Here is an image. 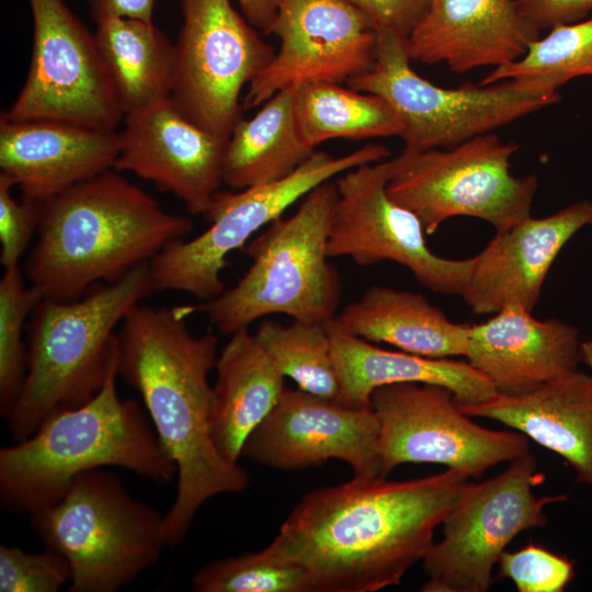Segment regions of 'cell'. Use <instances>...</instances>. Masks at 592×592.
<instances>
[{
	"label": "cell",
	"instance_id": "8fae6325",
	"mask_svg": "<svg viewBox=\"0 0 592 592\" xmlns=\"http://www.w3.org/2000/svg\"><path fill=\"white\" fill-rule=\"evenodd\" d=\"M544 475L528 452L500 475L468 483L443 521V539L423 557L428 581L423 592H486L492 570L508 544L521 532L547 525L544 508L567 499L536 497Z\"/></svg>",
	"mask_w": 592,
	"mask_h": 592
},
{
	"label": "cell",
	"instance_id": "8992f818",
	"mask_svg": "<svg viewBox=\"0 0 592 592\" xmlns=\"http://www.w3.org/2000/svg\"><path fill=\"white\" fill-rule=\"evenodd\" d=\"M337 186L330 180L311 190L297 210L272 221L247 249L251 265L219 296L187 306L205 314L223 334L231 335L269 315L328 323L337 316L342 284L329 262L328 238Z\"/></svg>",
	"mask_w": 592,
	"mask_h": 592
},
{
	"label": "cell",
	"instance_id": "3957f363",
	"mask_svg": "<svg viewBox=\"0 0 592 592\" xmlns=\"http://www.w3.org/2000/svg\"><path fill=\"white\" fill-rule=\"evenodd\" d=\"M192 229L190 217L164 210L110 169L39 204L25 274L44 298L77 299L149 262Z\"/></svg>",
	"mask_w": 592,
	"mask_h": 592
},
{
	"label": "cell",
	"instance_id": "8d00e7d4",
	"mask_svg": "<svg viewBox=\"0 0 592 592\" xmlns=\"http://www.w3.org/2000/svg\"><path fill=\"white\" fill-rule=\"evenodd\" d=\"M360 10L377 32L408 38L426 12L429 0H344Z\"/></svg>",
	"mask_w": 592,
	"mask_h": 592
},
{
	"label": "cell",
	"instance_id": "ac0fdd59",
	"mask_svg": "<svg viewBox=\"0 0 592 592\" xmlns=\"http://www.w3.org/2000/svg\"><path fill=\"white\" fill-rule=\"evenodd\" d=\"M116 171H128L173 193L193 215L205 216L223 183L227 140L185 118L169 98L126 113Z\"/></svg>",
	"mask_w": 592,
	"mask_h": 592
},
{
	"label": "cell",
	"instance_id": "f1b7e54d",
	"mask_svg": "<svg viewBox=\"0 0 592 592\" xmlns=\"http://www.w3.org/2000/svg\"><path fill=\"white\" fill-rule=\"evenodd\" d=\"M294 112L303 139L314 149L338 138L400 137L403 129L400 116L385 99L337 82L294 89Z\"/></svg>",
	"mask_w": 592,
	"mask_h": 592
},
{
	"label": "cell",
	"instance_id": "44dd1931",
	"mask_svg": "<svg viewBox=\"0 0 592 592\" xmlns=\"http://www.w3.org/2000/svg\"><path fill=\"white\" fill-rule=\"evenodd\" d=\"M580 332L565 321L539 320L508 304L482 323L469 326L466 357L499 394L519 395L578 369Z\"/></svg>",
	"mask_w": 592,
	"mask_h": 592
},
{
	"label": "cell",
	"instance_id": "7c38bea8",
	"mask_svg": "<svg viewBox=\"0 0 592 592\" xmlns=\"http://www.w3.org/2000/svg\"><path fill=\"white\" fill-rule=\"evenodd\" d=\"M170 101L190 122L228 140L242 117L241 92L275 55L230 0H180Z\"/></svg>",
	"mask_w": 592,
	"mask_h": 592
},
{
	"label": "cell",
	"instance_id": "ab89813d",
	"mask_svg": "<svg viewBox=\"0 0 592 592\" xmlns=\"http://www.w3.org/2000/svg\"><path fill=\"white\" fill-rule=\"evenodd\" d=\"M243 16L264 34L271 27L277 10L278 0H237Z\"/></svg>",
	"mask_w": 592,
	"mask_h": 592
},
{
	"label": "cell",
	"instance_id": "5b68a950",
	"mask_svg": "<svg viewBox=\"0 0 592 592\" xmlns=\"http://www.w3.org/2000/svg\"><path fill=\"white\" fill-rule=\"evenodd\" d=\"M153 289L149 262L72 300L43 298L27 327V372L7 423L15 442L88 402L118 360L115 329Z\"/></svg>",
	"mask_w": 592,
	"mask_h": 592
},
{
	"label": "cell",
	"instance_id": "ba28073f",
	"mask_svg": "<svg viewBox=\"0 0 592 592\" xmlns=\"http://www.w3.org/2000/svg\"><path fill=\"white\" fill-rule=\"evenodd\" d=\"M519 146L488 133L451 148H403L389 159L388 195L413 212L426 235L447 219L467 216L506 230L531 216L536 174L515 177Z\"/></svg>",
	"mask_w": 592,
	"mask_h": 592
},
{
	"label": "cell",
	"instance_id": "60d3db41",
	"mask_svg": "<svg viewBox=\"0 0 592 592\" xmlns=\"http://www.w3.org/2000/svg\"><path fill=\"white\" fill-rule=\"evenodd\" d=\"M580 362L592 368V339L581 341L580 343Z\"/></svg>",
	"mask_w": 592,
	"mask_h": 592
},
{
	"label": "cell",
	"instance_id": "4316f807",
	"mask_svg": "<svg viewBox=\"0 0 592 592\" xmlns=\"http://www.w3.org/2000/svg\"><path fill=\"white\" fill-rule=\"evenodd\" d=\"M314 151L296 123L294 89L282 90L235 125L225 147L223 183L238 191L280 181Z\"/></svg>",
	"mask_w": 592,
	"mask_h": 592
},
{
	"label": "cell",
	"instance_id": "4fadbf2b",
	"mask_svg": "<svg viewBox=\"0 0 592 592\" xmlns=\"http://www.w3.org/2000/svg\"><path fill=\"white\" fill-rule=\"evenodd\" d=\"M33 47L26 80L10 107L9 121L54 119L117 130L119 106L94 32L64 0H29Z\"/></svg>",
	"mask_w": 592,
	"mask_h": 592
},
{
	"label": "cell",
	"instance_id": "9a60e30c",
	"mask_svg": "<svg viewBox=\"0 0 592 592\" xmlns=\"http://www.w3.org/2000/svg\"><path fill=\"white\" fill-rule=\"evenodd\" d=\"M389 160L365 163L337 179L328 255L348 257L358 265L382 261L407 267L424 287L462 295L475 259L454 260L428 246L421 220L387 193Z\"/></svg>",
	"mask_w": 592,
	"mask_h": 592
},
{
	"label": "cell",
	"instance_id": "2e32d148",
	"mask_svg": "<svg viewBox=\"0 0 592 592\" xmlns=\"http://www.w3.org/2000/svg\"><path fill=\"white\" fill-rule=\"evenodd\" d=\"M267 34L280 38V48L248 86L243 109L306 83L348 82L376 57V27L344 0H278Z\"/></svg>",
	"mask_w": 592,
	"mask_h": 592
},
{
	"label": "cell",
	"instance_id": "d4e9b609",
	"mask_svg": "<svg viewBox=\"0 0 592 592\" xmlns=\"http://www.w3.org/2000/svg\"><path fill=\"white\" fill-rule=\"evenodd\" d=\"M332 322L369 342L432 358L465 356L469 325L456 323L422 294L374 285Z\"/></svg>",
	"mask_w": 592,
	"mask_h": 592
},
{
	"label": "cell",
	"instance_id": "603a6c76",
	"mask_svg": "<svg viewBox=\"0 0 592 592\" xmlns=\"http://www.w3.org/2000/svg\"><path fill=\"white\" fill-rule=\"evenodd\" d=\"M468 417L496 420L565 458L580 482L592 486V375L574 369L533 390L497 394L469 406Z\"/></svg>",
	"mask_w": 592,
	"mask_h": 592
},
{
	"label": "cell",
	"instance_id": "e575fe53",
	"mask_svg": "<svg viewBox=\"0 0 592 592\" xmlns=\"http://www.w3.org/2000/svg\"><path fill=\"white\" fill-rule=\"evenodd\" d=\"M497 567L500 577L510 579L519 592H562L574 576L571 560L534 544L504 550Z\"/></svg>",
	"mask_w": 592,
	"mask_h": 592
},
{
	"label": "cell",
	"instance_id": "1f68e13d",
	"mask_svg": "<svg viewBox=\"0 0 592 592\" xmlns=\"http://www.w3.org/2000/svg\"><path fill=\"white\" fill-rule=\"evenodd\" d=\"M196 592H314L304 568L269 557L263 550L212 561L192 578Z\"/></svg>",
	"mask_w": 592,
	"mask_h": 592
},
{
	"label": "cell",
	"instance_id": "f546056e",
	"mask_svg": "<svg viewBox=\"0 0 592 592\" xmlns=\"http://www.w3.org/2000/svg\"><path fill=\"white\" fill-rule=\"evenodd\" d=\"M582 76H592V18L550 29L546 36L533 41L521 58L494 67L479 84L513 80L559 94L562 86Z\"/></svg>",
	"mask_w": 592,
	"mask_h": 592
},
{
	"label": "cell",
	"instance_id": "9c48e42d",
	"mask_svg": "<svg viewBox=\"0 0 592 592\" xmlns=\"http://www.w3.org/2000/svg\"><path fill=\"white\" fill-rule=\"evenodd\" d=\"M410 61L407 38L377 32L373 66L346 82L390 103L401 118L400 138L409 149L451 148L560 100V94L513 80L442 88L417 73Z\"/></svg>",
	"mask_w": 592,
	"mask_h": 592
},
{
	"label": "cell",
	"instance_id": "e0dca14e",
	"mask_svg": "<svg viewBox=\"0 0 592 592\" xmlns=\"http://www.w3.org/2000/svg\"><path fill=\"white\" fill-rule=\"evenodd\" d=\"M241 456L278 469L320 466L335 458L348 463L355 477H380L379 421L372 407L284 388L248 436Z\"/></svg>",
	"mask_w": 592,
	"mask_h": 592
},
{
	"label": "cell",
	"instance_id": "d6a6232c",
	"mask_svg": "<svg viewBox=\"0 0 592 592\" xmlns=\"http://www.w3.org/2000/svg\"><path fill=\"white\" fill-rule=\"evenodd\" d=\"M26 285L20 265L7 269L0 280V411L7 417L27 372V349L22 340L26 318L43 299Z\"/></svg>",
	"mask_w": 592,
	"mask_h": 592
},
{
	"label": "cell",
	"instance_id": "5bb4252c",
	"mask_svg": "<svg viewBox=\"0 0 592 592\" xmlns=\"http://www.w3.org/2000/svg\"><path fill=\"white\" fill-rule=\"evenodd\" d=\"M371 407L379 421L380 477L406 463L440 464L468 478L528 453L524 434L493 431L469 420L451 390L420 383L376 388Z\"/></svg>",
	"mask_w": 592,
	"mask_h": 592
},
{
	"label": "cell",
	"instance_id": "f35d334b",
	"mask_svg": "<svg viewBox=\"0 0 592 592\" xmlns=\"http://www.w3.org/2000/svg\"><path fill=\"white\" fill-rule=\"evenodd\" d=\"M86 2L95 23L109 18L153 21L156 0H86Z\"/></svg>",
	"mask_w": 592,
	"mask_h": 592
},
{
	"label": "cell",
	"instance_id": "7402d4cb",
	"mask_svg": "<svg viewBox=\"0 0 592 592\" xmlns=\"http://www.w3.org/2000/svg\"><path fill=\"white\" fill-rule=\"evenodd\" d=\"M539 33L519 16L513 0H429L407 38L411 60L443 62L465 73L521 58Z\"/></svg>",
	"mask_w": 592,
	"mask_h": 592
},
{
	"label": "cell",
	"instance_id": "83f0119b",
	"mask_svg": "<svg viewBox=\"0 0 592 592\" xmlns=\"http://www.w3.org/2000/svg\"><path fill=\"white\" fill-rule=\"evenodd\" d=\"M94 36L124 115L170 96L175 48L153 22L109 18Z\"/></svg>",
	"mask_w": 592,
	"mask_h": 592
},
{
	"label": "cell",
	"instance_id": "836d02e7",
	"mask_svg": "<svg viewBox=\"0 0 592 592\" xmlns=\"http://www.w3.org/2000/svg\"><path fill=\"white\" fill-rule=\"evenodd\" d=\"M70 578L68 560L52 548L29 553L0 546L1 592H57L70 582Z\"/></svg>",
	"mask_w": 592,
	"mask_h": 592
},
{
	"label": "cell",
	"instance_id": "74e56055",
	"mask_svg": "<svg viewBox=\"0 0 592 592\" xmlns=\"http://www.w3.org/2000/svg\"><path fill=\"white\" fill-rule=\"evenodd\" d=\"M520 19L539 33L545 29L573 24L592 11V0H513Z\"/></svg>",
	"mask_w": 592,
	"mask_h": 592
},
{
	"label": "cell",
	"instance_id": "d590c367",
	"mask_svg": "<svg viewBox=\"0 0 592 592\" xmlns=\"http://www.w3.org/2000/svg\"><path fill=\"white\" fill-rule=\"evenodd\" d=\"M13 186L14 183L0 173V262L3 270L20 265L39 221V203L19 202L12 194Z\"/></svg>",
	"mask_w": 592,
	"mask_h": 592
},
{
	"label": "cell",
	"instance_id": "484cf974",
	"mask_svg": "<svg viewBox=\"0 0 592 592\" xmlns=\"http://www.w3.org/2000/svg\"><path fill=\"white\" fill-rule=\"evenodd\" d=\"M215 368L210 433L218 452L238 464L248 436L277 403L284 376L248 329L231 334Z\"/></svg>",
	"mask_w": 592,
	"mask_h": 592
},
{
	"label": "cell",
	"instance_id": "52a82bcc",
	"mask_svg": "<svg viewBox=\"0 0 592 592\" xmlns=\"http://www.w3.org/2000/svg\"><path fill=\"white\" fill-rule=\"evenodd\" d=\"M30 524L45 547L68 560L70 592H114L167 546L163 515L101 468L78 475L58 501L30 513Z\"/></svg>",
	"mask_w": 592,
	"mask_h": 592
},
{
	"label": "cell",
	"instance_id": "7a4b0ae2",
	"mask_svg": "<svg viewBox=\"0 0 592 592\" xmlns=\"http://www.w3.org/2000/svg\"><path fill=\"white\" fill-rule=\"evenodd\" d=\"M185 306L136 305L122 322L118 375L136 389L153 429L178 468L177 494L163 514L167 546L180 545L204 502L221 493L242 492L247 471L228 462L210 433L218 338L194 335Z\"/></svg>",
	"mask_w": 592,
	"mask_h": 592
},
{
	"label": "cell",
	"instance_id": "277c9868",
	"mask_svg": "<svg viewBox=\"0 0 592 592\" xmlns=\"http://www.w3.org/2000/svg\"><path fill=\"white\" fill-rule=\"evenodd\" d=\"M118 360L88 402L49 414L29 437L0 449V502L32 513L58 501L80 474L106 466L168 483L178 474L140 406L116 390Z\"/></svg>",
	"mask_w": 592,
	"mask_h": 592
},
{
	"label": "cell",
	"instance_id": "4dcf8cb0",
	"mask_svg": "<svg viewBox=\"0 0 592 592\" xmlns=\"http://www.w3.org/2000/svg\"><path fill=\"white\" fill-rule=\"evenodd\" d=\"M274 365L299 389L339 400L340 384L327 323L293 320L261 322L254 333Z\"/></svg>",
	"mask_w": 592,
	"mask_h": 592
},
{
	"label": "cell",
	"instance_id": "30bf717a",
	"mask_svg": "<svg viewBox=\"0 0 592 592\" xmlns=\"http://www.w3.org/2000/svg\"><path fill=\"white\" fill-rule=\"evenodd\" d=\"M389 155L385 146L373 144L340 157L315 150L280 181L234 192L218 191L204 216L210 226L190 240L169 243L149 261L153 289L187 293L201 301L219 296L226 289L221 272L230 252L281 218L316 186Z\"/></svg>",
	"mask_w": 592,
	"mask_h": 592
},
{
	"label": "cell",
	"instance_id": "6da1fadb",
	"mask_svg": "<svg viewBox=\"0 0 592 592\" xmlns=\"http://www.w3.org/2000/svg\"><path fill=\"white\" fill-rule=\"evenodd\" d=\"M468 477L447 468L406 481L355 477L312 490L294 508L269 557L300 566L314 592H373L397 585L433 544Z\"/></svg>",
	"mask_w": 592,
	"mask_h": 592
},
{
	"label": "cell",
	"instance_id": "d6986e66",
	"mask_svg": "<svg viewBox=\"0 0 592 592\" xmlns=\"http://www.w3.org/2000/svg\"><path fill=\"white\" fill-rule=\"evenodd\" d=\"M592 226V201H577L542 218L532 216L497 231L474 257L462 297L476 315H493L508 304L533 311L547 273L565 244Z\"/></svg>",
	"mask_w": 592,
	"mask_h": 592
},
{
	"label": "cell",
	"instance_id": "cb8c5ba5",
	"mask_svg": "<svg viewBox=\"0 0 592 592\" xmlns=\"http://www.w3.org/2000/svg\"><path fill=\"white\" fill-rule=\"evenodd\" d=\"M340 384L339 401L353 407H371L372 392L384 385L420 383L452 391L459 406L483 402L498 391L468 361L432 358L396 352L327 323Z\"/></svg>",
	"mask_w": 592,
	"mask_h": 592
},
{
	"label": "cell",
	"instance_id": "ffe728a7",
	"mask_svg": "<svg viewBox=\"0 0 592 592\" xmlns=\"http://www.w3.org/2000/svg\"><path fill=\"white\" fill-rule=\"evenodd\" d=\"M118 152V130L0 116V173L21 190L26 201L41 204L113 169Z\"/></svg>",
	"mask_w": 592,
	"mask_h": 592
}]
</instances>
